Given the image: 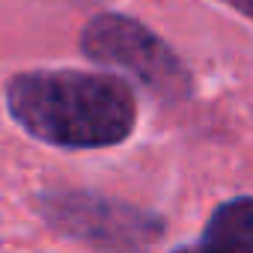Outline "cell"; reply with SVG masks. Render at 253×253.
I'll return each instance as SVG.
<instances>
[{
    "label": "cell",
    "instance_id": "cell-1",
    "mask_svg": "<svg viewBox=\"0 0 253 253\" xmlns=\"http://www.w3.org/2000/svg\"><path fill=\"white\" fill-rule=\"evenodd\" d=\"M6 107L30 137L57 149L119 146L137 125L134 89L104 72H21L6 84Z\"/></svg>",
    "mask_w": 253,
    "mask_h": 253
},
{
    "label": "cell",
    "instance_id": "cell-2",
    "mask_svg": "<svg viewBox=\"0 0 253 253\" xmlns=\"http://www.w3.org/2000/svg\"><path fill=\"white\" fill-rule=\"evenodd\" d=\"M36 203L57 232L104 253H143L164 232L155 211L92 191H48Z\"/></svg>",
    "mask_w": 253,
    "mask_h": 253
},
{
    "label": "cell",
    "instance_id": "cell-3",
    "mask_svg": "<svg viewBox=\"0 0 253 253\" xmlns=\"http://www.w3.org/2000/svg\"><path fill=\"white\" fill-rule=\"evenodd\" d=\"M81 51L101 66L128 72L161 98L176 101L191 95V72L182 66V60L161 36L128 15H95L81 33Z\"/></svg>",
    "mask_w": 253,
    "mask_h": 253
},
{
    "label": "cell",
    "instance_id": "cell-4",
    "mask_svg": "<svg viewBox=\"0 0 253 253\" xmlns=\"http://www.w3.org/2000/svg\"><path fill=\"white\" fill-rule=\"evenodd\" d=\"M176 253H253V197H235L214 209L197 247Z\"/></svg>",
    "mask_w": 253,
    "mask_h": 253
},
{
    "label": "cell",
    "instance_id": "cell-5",
    "mask_svg": "<svg viewBox=\"0 0 253 253\" xmlns=\"http://www.w3.org/2000/svg\"><path fill=\"white\" fill-rule=\"evenodd\" d=\"M223 3H226V6H232V9H238V12L244 15V9H247L250 0H223Z\"/></svg>",
    "mask_w": 253,
    "mask_h": 253
}]
</instances>
